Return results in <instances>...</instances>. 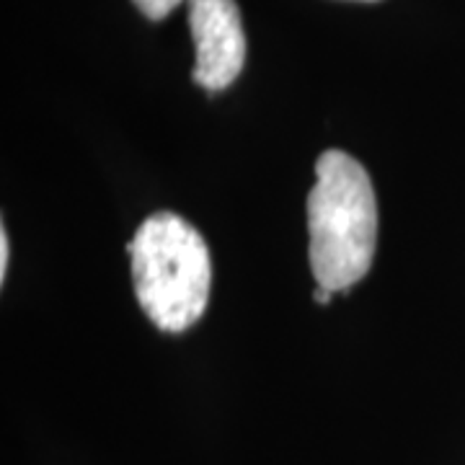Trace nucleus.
<instances>
[{"label": "nucleus", "instance_id": "7", "mask_svg": "<svg viewBox=\"0 0 465 465\" xmlns=\"http://www.w3.org/2000/svg\"><path fill=\"white\" fill-rule=\"evenodd\" d=\"M362 3H375V0H362Z\"/></svg>", "mask_w": 465, "mask_h": 465}, {"label": "nucleus", "instance_id": "4", "mask_svg": "<svg viewBox=\"0 0 465 465\" xmlns=\"http://www.w3.org/2000/svg\"><path fill=\"white\" fill-rule=\"evenodd\" d=\"M133 3L140 8V14H145L150 21H161L183 0H133Z\"/></svg>", "mask_w": 465, "mask_h": 465}, {"label": "nucleus", "instance_id": "3", "mask_svg": "<svg viewBox=\"0 0 465 465\" xmlns=\"http://www.w3.org/2000/svg\"><path fill=\"white\" fill-rule=\"evenodd\" d=\"M189 29L194 39V84L223 91L241 75L246 36L235 0H189Z\"/></svg>", "mask_w": 465, "mask_h": 465}, {"label": "nucleus", "instance_id": "1", "mask_svg": "<svg viewBox=\"0 0 465 465\" xmlns=\"http://www.w3.org/2000/svg\"><path fill=\"white\" fill-rule=\"evenodd\" d=\"M311 272L326 290L347 292L372 266L378 200L370 173L344 150H326L308 194Z\"/></svg>", "mask_w": 465, "mask_h": 465}, {"label": "nucleus", "instance_id": "5", "mask_svg": "<svg viewBox=\"0 0 465 465\" xmlns=\"http://www.w3.org/2000/svg\"><path fill=\"white\" fill-rule=\"evenodd\" d=\"M8 253H11V243H8V232L3 228L0 231V280H5L8 274Z\"/></svg>", "mask_w": 465, "mask_h": 465}, {"label": "nucleus", "instance_id": "6", "mask_svg": "<svg viewBox=\"0 0 465 465\" xmlns=\"http://www.w3.org/2000/svg\"><path fill=\"white\" fill-rule=\"evenodd\" d=\"M331 298H333L331 290H326V287H321V284H318L316 290H313V300H316L318 305H329V302H331Z\"/></svg>", "mask_w": 465, "mask_h": 465}, {"label": "nucleus", "instance_id": "2", "mask_svg": "<svg viewBox=\"0 0 465 465\" xmlns=\"http://www.w3.org/2000/svg\"><path fill=\"white\" fill-rule=\"evenodd\" d=\"M127 249L134 295L145 316L168 333L197 323L213 284V262L202 232L173 213H155L137 228Z\"/></svg>", "mask_w": 465, "mask_h": 465}]
</instances>
